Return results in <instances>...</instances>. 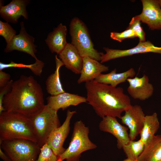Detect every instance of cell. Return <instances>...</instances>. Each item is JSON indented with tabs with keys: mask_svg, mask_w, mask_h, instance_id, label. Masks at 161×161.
<instances>
[{
	"mask_svg": "<svg viewBox=\"0 0 161 161\" xmlns=\"http://www.w3.org/2000/svg\"><path fill=\"white\" fill-rule=\"evenodd\" d=\"M3 105L5 111L31 117L45 105L42 88L32 76L22 75L13 81L10 90L4 97Z\"/></svg>",
	"mask_w": 161,
	"mask_h": 161,
	"instance_id": "obj_1",
	"label": "cell"
},
{
	"mask_svg": "<svg viewBox=\"0 0 161 161\" xmlns=\"http://www.w3.org/2000/svg\"><path fill=\"white\" fill-rule=\"evenodd\" d=\"M86 100L96 114L102 118L111 116L120 118L122 113L131 106L130 97L123 88L98 83H85Z\"/></svg>",
	"mask_w": 161,
	"mask_h": 161,
	"instance_id": "obj_2",
	"label": "cell"
},
{
	"mask_svg": "<svg viewBox=\"0 0 161 161\" xmlns=\"http://www.w3.org/2000/svg\"><path fill=\"white\" fill-rule=\"evenodd\" d=\"M15 139L37 143L29 117L18 113L4 111L0 114V143Z\"/></svg>",
	"mask_w": 161,
	"mask_h": 161,
	"instance_id": "obj_3",
	"label": "cell"
},
{
	"mask_svg": "<svg viewBox=\"0 0 161 161\" xmlns=\"http://www.w3.org/2000/svg\"><path fill=\"white\" fill-rule=\"evenodd\" d=\"M89 128L81 120L74 123L70 142L68 147L58 156L57 161H79L81 154L97 148L89 139Z\"/></svg>",
	"mask_w": 161,
	"mask_h": 161,
	"instance_id": "obj_4",
	"label": "cell"
},
{
	"mask_svg": "<svg viewBox=\"0 0 161 161\" xmlns=\"http://www.w3.org/2000/svg\"><path fill=\"white\" fill-rule=\"evenodd\" d=\"M69 33L71 43L82 57L88 56L99 61H100L101 52L94 48L88 28L79 18L75 17L71 19Z\"/></svg>",
	"mask_w": 161,
	"mask_h": 161,
	"instance_id": "obj_5",
	"label": "cell"
},
{
	"mask_svg": "<svg viewBox=\"0 0 161 161\" xmlns=\"http://www.w3.org/2000/svg\"><path fill=\"white\" fill-rule=\"evenodd\" d=\"M29 118L37 143L40 148L45 144L51 132L60 126L57 112L47 104Z\"/></svg>",
	"mask_w": 161,
	"mask_h": 161,
	"instance_id": "obj_6",
	"label": "cell"
},
{
	"mask_svg": "<svg viewBox=\"0 0 161 161\" xmlns=\"http://www.w3.org/2000/svg\"><path fill=\"white\" fill-rule=\"evenodd\" d=\"M0 145L11 161H36L40 151L38 144L29 140H4Z\"/></svg>",
	"mask_w": 161,
	"mask_h": 161,
	"instance_id": "obj_7",
	"label": "cell"
},
{
	"mask_svg": "<svg viewBox=\"0 0 161 161\" xmlns=\"http://www.w3.org/2000/svg\"><path fill=\"white\" fill-rule=\"evenodd\" d=\"M106 53L101 52L100 63L101 64L112 60L132 55L151 52L161 54V47L155 46L149 41L140 42L134 47L126 50L110 49L104 47Z\"/></svg>",
	"mask_w": 161,
	"mask_h": 161,
	"instance_id": "obj_8",
	"label": "cell"
},
{
	"mask_svg": "<svg viewBox=\"0 0 161 161\" xmlns=\"http://www.w3.org/2000/svg\"><path fill=\"white\" fill-rule=\"evenodd\" d=\"M76 113L75 111L68 110L64 122L51 132L45 144L48 146L57 156L62 154L66 150L63 147L64 144L70 131L71 120Z\"/></svg>",
	"mask_w": 161,
	"mask_h": 161,
	"instance_id": "obj_9",
	"label": "cell"
},
{
	"mask_svg": "<svg viewBox=\"0 0 161 161\" xmlns=\"http://www.w3.org/2000/svg\"><path fill=\"white\" fill-rule=\"evenodd\" d=\"M20 27L19 33L6 45L4 52L7 53L16 50L23 52L30 55L35 60L37 59L35 54L37 46L34 44L35 38L27 33L23 21L20 22Z\"/></svg>",
	"mask_w": 161,
	"mask_h": 161,
	"instance_id": "obj_10",
	"label": "cell"
},
{
	"mask_svg": "<svg viewBox=\"0 0 161 161\" xmlns=\"http://www.w3.org/2000/svg\"><path fill=\"white\" fill-rule=\"evenodd\" d=\"M145 115L141 107L137 105L131 106L125 111L120 118L122 123L129 129V137L134 140L140 134L143 127Z\"/></svg>",
	"mask_w": 161,
	"mask_h": 161,
	"instance_id": "obj_11",
	"label": "cell"
},
{
	"mask_svg": "<svg viewBox=\"0 0 161 161\" xmlns=\"http://www.w3.org/2000/svg\"><path fill=\"white\" fill-rule=\"evenodd\" d=\"M141 13L134 17L146 24L151 30H161V7L157 0H141Z\"/></svg>",
	"mask_w": 161,
	"mask_h": 161,
	"instance_id": "obj_12",
	"label": "cell"
},
{
	"mask_svg": "<svg viewBox=\"0 0 161 161\" xmlns=\"http://www.w3.org/2000/svg\"><path fill=\"white\" fill-rule=\"evenodd\" d=\"M99 128L101 131L109 133L117 139V146L119 149L122 148L131 140L128 128L119 123L116 117L107 116L102 118Z\"/></svg>",
	"mask_w": 161,
	"mask_h": 161,
	"instance_id": "obj_13",
	"label": "cell"
},
{
	"mask_svg": "<svg viewBox=\"0 0 161 161\" xmlns=\"http://www.w3.org/2000/svg\"><path fill=\"white\" fill-rule=\"evenodd\" d=\"M30 1V0H13L6 5H0V17L7 22L13 24L16 23L21 16L27 19L29 16L26 7Z\"/></svg>",
	"mask_w": 161,
	"mask_h": 161,
	"instance_id": "obj_14",
	"label": "cell"
},
{
	"mask_svg": "<svg viewBox=\"0 0 161 161\" xmlns=\"http://www.w3.org/2000/svg\"><path fill=\"white\" fill-rule=\"evenodd\" d=\"M127 81L129 85L127 91L131 96L135 99L145 100L153 95L154 87L149 83L148 77L145 74L141 77L129 78Z\"/></svg>",
	"mask_w": 161,
	"mask_h": 161,
	"instance_id": "obj_15",
	"label": "cell"
},
{
	"mask_svg": "<svg viewBox=\"0 0 161 161\" xmlns=\"http://www.w3.org/2000/svg\"><path fill=\"white\" fill-rule=\"evenodd\" d=\"M47 99V105L57 112L60 109L64 110L70 106H76L87 102L86 97L66 92L49 96Z\"/></svg>",
	"mask_w": 161,
	"mask_h": 161,
	"instance_id": "obj_16",
	"label": "cell"
},
{
	"mask_svg": "<svg viewBox=\"0 0 161 161\" xmlns=\"http://www.w3.org/2000/svg\"><path fill=\"white\" fill-rule=\"evenodd\" d=\"M109 67L89 57L83 58V63L78 84L94 80L102 73L109 70Z\"/></svg>",
	"mask_w": 161,
	"mask_h": 161,
	"instance_id": "obj_17",
	"label": "cell"
},
{
	"mask_svg": "<svg viewBox=\"0 0 161 161\" xmlns=\"http://www.w3.org/2000/svg\"><path fill=\"white\" fill-rule=\"evenodd\" d=\"M58 57L67 69L76 74H80L82 68L83 58L70 43L59 55Z\"/></svg>",
	"mask_w": 161,
	"mask_h": 161,
	"instance_id": "obj_18",
	"label": "cell"
},
{
	"mask_svg": "<svg viewBox=\"0 0 161 161\" xmlns=\"http://www.w3.org/2000/svg\"><path fill=\"white\" fill-rule=\"evenodd\" d=\"M66 26L60 23L47 35L45 42L50 52L58 55L60 53L68 44Z\"/></svg>",
	"mask_w": 161,
	"mask_h": 161,
	"instance_id": "obj_19",
	"label": "cell"
},
{
	"mask_svg": "<svg viewBox=\"0 0 161 161\" xmlns=\"http://www.w3.org/2000/svg\"><path fill=\"white\" fill-rule=\"evenodd\" d=\"M137 161H161V134L155 135L145 144Z\"/></svg>",
	"mask_w": 161,
	"mask_h": 161,
	"instance_id": "obj_20",
	"label": "cell"
},
{
	"mask_svg": "<svg viewBox=\"0 0 161 161\" xmlns=\"http://www.w3.org/2000/svg\"><path fill=\"white\" fill-rule=\"evenodd\" d=\"M116 72L117 69L115 68L108 73L101 74L94 80L98 83L116 87L119 84L125 82L128 79L133 78L136 74L133 68L122 73H117Z\"/></svg>",
	"mask_w": 161,
	"mask_h": 161,
	"instance_id": "obj_21",
	"label": "cell"
},
{
	"mask_svg": "<svg viewBox=\"0 0 161 161\" xmlns=\"http://www.w3.org/2000/svg\"><path fill=\"white\" fill-rule=\"evenodd\" d=\"M55 70L54 73L49 76L46 81L47 91L51 96L56 95L65 92L60 81L59 73L60 69L64 64L57 55L55 56Z\"/></svg>",
	"mask_w": 161,
	"mask_h": 161,
	"instance_id": "obj_22",
	"label": "cell"
},
{
	"mask_svg": "<svg viewBox=\"0 0 161 161\" xmlns=\"http://www.w3.org/2000/svg\"><path fill=\"white\" fill-rule=\"evenodd\" d=\"M160 122L156 112L145 115L143 129L140 134V139L145 143L152 138L160 128Z\"/></svg>",
	"mask_w": 161,
	"mask_h": 161,
	"instance_id": "obj_23",
	"label": "cell"
},
{
	"mask_svg": "<svg viewBox=\"0 0 161 161\" xmlns=\"http://www.w3.org/2000/svg\"><path fill=\"white\" fill-rule=\"evenodd\" d=\"M145 145L140 139L137 141L130 140L122 148L127 158L136 161L143 151Z\"/></svg>",
	"mask_w": 161,
	"mask_h": 161,
	"instance_id": "obj_24",
	"label": "cell"
},
{
	"mask_svg": "<svg viewBox=\"0 0 161 161\" xmlns=\"http://www.w3.org/2000/svg\"><path fill=\"white\" fill-rule=\"evenodd\" d=\"M44 66V63L38 58L35 62L32 64H25L21 63H17L11 61L8 64L0 62V71L7 68H26L30 69L36 76H40Z\"/></svg>",
	"mask_w": 161,
	"mask_h": 161,
	"instance_id": "obj_25",
	"label": "cell"
},
{
	"mask_svg": "<svg viewBox=\"0 0 161 161\" xmlns=\"http://www.w3.org/2000/svg\"><path fill=\"white\" fill-rule=\"evenodd\" d=\"M16 34V32L7 22L0 21V35L4 39L7 44L12 40Z\"/></svg>",
	"mask_w": 161,
	"mask_h": 161,
	"instance_id": "obj_26",
	"label": "cell"
},
{
	"mask_svg": "<svg viewBox=\"0 0 161 161\" xmlns=\"http://www.w3.org/2000/svg\"><path fill=\"white\" fill-rule=\"evenodd\" d=\"M140 21L135 18L134 17L132 18L127 29H130L135 32L137 37L139 38V41H145V34L141 25Z\"/></svg>",
	"mask_w": 161,
	"mask_h": 161,
	"instance_id": "obj_27",
	"label": "cell"
},
{
	"mask_svg": "<svg viewBox=\"0 0 161 161\" xmlns=\"http://www.w3.org/2000/svg\"><path fill=\"white\" fill-rule=\"evenodd\" d=\"M58 156L46 144L40 148V151L36 161H57Z\"/></svg>",
	"mask_w": 161,
	"mask_h": 161,
	"instance_id": "obj_28",
	"label": "cell"
},
{
	"mask_svg": "<svg viewBox=\"0 0 161 161\" xmlns=\"http://www.w3.org/2000/svg\"><path fill=\"white\" fill-rule=\"evenodd\" d=\"M110 38L115 40L121 42L126 38H134L137 37L134 32L130 29H127L120 32H115L110 33Z\"/></svg>",
	"mask_w": 161,
	"mask_h": 161,
	"instance_id": "obj_29",
	"label": "cell"
},
{
	"mask_svg": "<svg viewBox=\"0 0 161 161\" xmlns=\"http://www.w3.org/2000/svg\"><path fill=\"white\" fill-rule=\"evenodd\" d=\"M13 81L10 80L7 84L5 86L0 88V114L5 111L3 105V100L4 97L10 90Z\"/></svg>",
	"mask_w": 161,
	"mask_h": 161,
	"instance_id": "obj_30",
	"label": "cell"
},
{
	"mask_svg": "<svg viewBox=\"0 0 161 161\" xmlns=\"http://www.w3.org/2000/svg\"><path fill=\"white\" fill-rule=\"evenodd\" d=\"M10 75L2 70L0 71V87L2 88L6 86L10 81Z\"/></svg>",
	"mask_w": 161,
	"mask_h": 161,
	"instance_id": "obj_31",
	"label": "cell"
},
{
	"mask_svg": "<svg viewBox=\"0 0 161 161\" xmlns=\"http://www.w3.org/2000/svg\"><path fill=\"white\" fill-rule=\"evenodd\" d=\"M0 157L4 161H11L1 147H0Z\"/></svg>",
	"mask_w": 161,
	"mask_h": 161,
	"instance_id": "obj_32",
	"label": "cell"
},
{
	"mask_svg": "<svg viewBox=\"0 0 161 161\" xmlns=\"http://www.w3.org/2000/svg\"><path fill=\"white\" fill-rule=\"evenodd\" d=\"M123 161H137L136 160L133 161L127 158L126 159L124 160Z\"/></svg>",
	"mask_w": 161,
	"mask_h": 161,
	"instance_id": "obj_33",
	"label": "cell"
},
{
	"mask_svg": "<svg viewBox=\"0 0 161 161\" xmlns=\"http://www.w3.org/2000/svg\"><path fill=\"white\" fill-rule=\"evenodd\" d=\"M157 1L161 7V0H157Z\"/></svg>",
	"mask_w": 161,
	"mask_h": 161,
	"instance_id": "obj_34",
	"label": "cell"
}]
</instances>
